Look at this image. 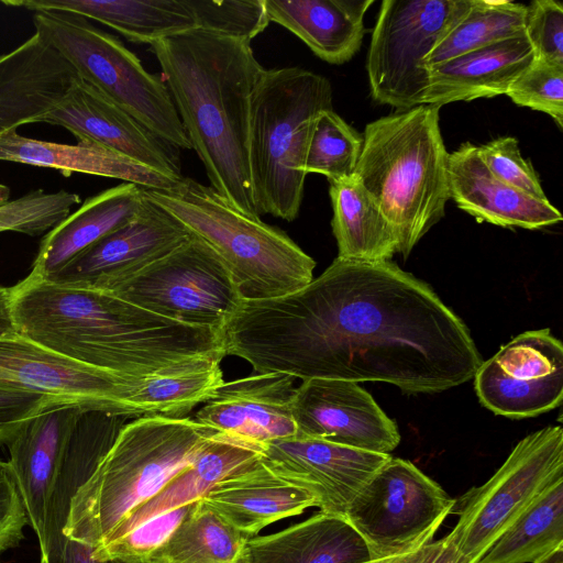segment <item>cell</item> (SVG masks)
I'll return each mask as SVG.
<instances>
[{
	"instance_id": "cell-41",
	"label": "cell",
	"mask_w": 563,
	"mask_h": 563,
	"mask_svg": "<svg viewBox=\"0 0 563 563\" xmlns=\"http://www.w3.org/2000/svg\"><path fill=\"white\" fill-rule=\"evenodd\" d=\"M478 147L488 170L504 184L541 200H549L531 162L522 157L518 140L500 136Z\"/></svg>"
},
{
	"instance_id": "cell-9",
	"label": "cell",
	"mask_w": 563,
	"mask_h": 563,
	"mask_svg": "<svg viewBox=\"0 0 563 563\" xmlns=\"http://www.w3.org/2000/svg\"><path fill=\"white\" fill-rule=\"evenodd\" d=\"M563 481V429L549 426L526 435L503 465L459 499V519L448 534L455 549L476 563L490 545L549 487Z\"/></svg>"
},
{
	"instance_id": "cell-48",
	"label": "cell",
	"mask_w": 563,
	"mask_h": 563,
	"mask_svg": "<svg viewBox=\"0 0 563 563\" xmlns=\"http://www.w3.org/2000/svg\"><path fill=\"white\" fill-rule=\"evenodd\" d=\"M446 542L441 550V552L438 554V556L433 560L432 563H473L466 558H464L452 544L450 541L448 534Z\"/></svg>"
},
{
	"instance_id": "cell-31",
	"label": "cell",
	"mask_w": 563,
	"mask_h": 563,
	"mask_svg": "<svg viewBox=\"0 0 563 563\" xmlns=\"http://www.w3.org/2000/svg\"><path fill=\"white\" fill-rule=\"evenodd\" d=\"M219 357H200L133 379L125 388L119 417L185 418L213 398L224 383Z\"/></svg>"
},
{
	"instance_id": "cell-47",
	"label": "cell",
	"mask_w": 563,
	"mask_h": 563,
	"mask_svg": "<svg viewBox=\"0 0 563 563\" xmlns=\"http://www.w3.org/2000/svg\"><path fill=\"white\" fill-rule=\"evenodd\" d=\"M446 537L440 540L431 541L415 551L390 558L386 563H432L443 549Z\"/></svg>"
},
{
	"instance_id": "cell-15",
	"label": "cell",
	"mask_w": 563,
	"mask_h": 563,
	"mask_svg": "<svg viewBox=\"0 0 563 563\" xmlns=\"http://www.w3.org/2000/svg\"><path fill=\"white\" fill-rule=\"evenodd\" d=\"M190 235L179 221L144 195L142 207L132 220L46 279L110 291Z\"/></svg>"
},
{
	"instance_id": "cell-33",
	"label": "cell",
	"mask_w": 563,
	"mask_h": 563,
	"mask_svg": "<svg viewBox=\"0 0 563 563\" xmlns=\"http://www.w3.org/2000/svg\"><path fill=\"white\" fill-rule=\"evenodd\" d=\"M563 548V481L549 487L476 563H534Z\"/></svg>"
},
{
	"instance_id": "cell-7",
	"label": "cell",
	"mask_w": 563,
	"mask_h": 563,
	"mask_svg": "<svg viewBox=\"0 0 563 563\" xmlns=\"http://www.w3.org/2000/svg\"><path fill=\"white\" fill-rule=\"evenodd\" d=\"M332 108L330 81L301 67L265 69L252 98L249 165L260 214L294 221L300 211L309 137Z\"/></svg>"
},
{
	"instance_id": "cell-50",
	"label": "cell",
	"mask_w": 563,
	"mask_h": 563,
	"mask_svg": "<svg viewBox=\"0 0 563 563\" xmlns=\"http://www.w3.org/2000/svg\"><path fill=\"white\" fill-rule=\"evenodd\" d=\"M10 201V188L0 184V207Z\"/></svg>"
},
{
	"instance_id": "cell-34",
	"label": "cell",
	"mask_w": 563,
	"mask_h": 563,
	"mask_svg": "<svg viewBox=\"0 0 563 563\" xmlns=\"http://www.w3.org/2000/svg\"><path fill=\"white\" fill-rule=\"evenodd\" d=\"M249 539L200 500L168 541L143 563H243Z\"/></svg>"
},
{
	"instance_id": "cell-26",
	"label": "cell",
	"mask_w": 563,
	"mask_h": 563,
	"mask_svg": "<svg viewBox=\"0 0 563 563\" xmlns=\"http://www.w3.org/2000/svg\"><path fill=\"white\" fill-rule=\"evenodd\" d=\"M263 451V445L218 431L187 467L128 516L100 544L153 517L201 500L222 481L258 463Z\"/></svg>"
},
{
	"instance_id": "cell-39",
	"label": "cell",
	"mask_w": 563,
	"mask_h": 563,
	"mask_svg": "<svg viewBox=\"0 0 563 563\" xmlns=\"http://www.w3.org/2000/svg\"><path fill=\"white\" fill-rule=\"evenodd\" d=\"M197 29L251 42L269 24L264 0H187Z\"/></svg>"
},
{
	"instance_id": "cell-22",
	"label": "cell",
	"mask_w": 563,
	"mask_h": 563,
	"mask_svg": "<svg viewBox=\"0 0 563 563\" xmlns=\"http://www.w3.org/2000/svg\"><path fill=\"white\" fill-rule=\"evenodd\" d=\"M78 75L37 33L0 55V135L35 123Z\"/></svg>"
},
{
	"instance_id": "cell-25",
	"label": "cell",
	"mask_w": 563,
	"mask_h": 563,
	"mask_svg": "<svg viewBox=\"0 0 563 563\" xmlns=\"http://www.w3.org/2000/svg\"><path fill=\"white\" fill-rule=\"evenodd\" d=\"M0 161L121 179L145 189H167L181 178L165 175L119 152L88 140L59 144L23 136L18 130L0 135Z\"/></svg>"
},
{
	"instance_id": "cell-38",
	"label": "cell",
	"mask_w": 563,
	"mask_h": 563,
	"mask_svg": "<svg viewBox=\"0 0 563 563\" xmlns=\"http://www.w3.org/2000/svg\"><path fill=\"white\" fill-rule=\"evenodd\" d=\"M199 501L161 514L140 523L122 536L93 548L92 556L99 561L118 560L124 563H143L168 541Z\"/></svg>"
},
{
	"instance_id": "cell-6",
	"label": "cell",
	"mask_w": 563,
	"mask_h": 563,
	"mask_svg": "<svg viewBox=\"0 0 563 563\" xmlns=\"http://www.w3.org/2000/svg\"><path fill=\"white\" fill-rule=\"evenodd\" d=\"M143 191L216 252L243 299L280 297L313 279L314 260L283 230L239 211L212 187L183 177L172 188Z\"/></svg>"
},
{
	"instance_id": "cell-27",
	"label": "cell",
	"mask_w": 563,
	"mask_h": 563,
	"mask_svg": "<svg viewBox=\"0 0 563 563\" xmlns=\"http://www.w3.org/2000/svg\"><path fill=\"white\" fill-rule=\"evenodd\" d=\"M143 188L122 183L87 198L43 238L31 272L48 278L101 239L132 220Z\"/></svg>"
},
{
	"instance_id": "cell-28",
	"label": "cell",
	"mask_w": 563,
	"mask_h": 563,
	"mask_svg": "<svg viewBox=\"0 0 563 563\" xmlns=\"http://www.w3.org/2000/svg\"><path fill=\"white\" fill-rule=\"evenodd\" d=\"M269 22L300 38L320 59L341 65L361 48L374 0H264Z\"/></svg>"
},
{
	"instance_id": "cell-17",
	"label": "cell",
	"mask_w": 563,
	"mask_h": 563,
	"mask_svg": "<svg viewBox=\"0 0 563 563\" xmlns=\"http://www.w3.org/2000/svg\"><path fill=\"white\" fill-rule=\"evenodd\" d=\"M263 452L267 467L310 492L321 512L342 517L356 494L391 457L300 437L269 442Z\"/></svg>"
},
{
	"instance_id": "cell-14",
	"label": "cell",
	"mask_w": 563,
	"mask_h": 563,
	"mask_svg": "<svg viewBox=\"0 0 563 563\" xmlns=\"http://www.w3.org/2000/svg\"><path fill=\"white\" fill-rule=\"evenodd\" d=\"M292 416L296 437L300 438L383 454H389L400 442L396 422L354 382L302 380L295 391Z\"/></svg>"
},
{
	"instance_id": "cell-46",
	"label": "cell",
	"mask_w": 563,
	"mask_h": 563,
	"mask_svg": "<svg viewBox=\"0 0 563 563\" xmlns=\"http://www.w3.org/2000/svg\"><path fill=\"white\" fill-rule=\"evenodd\" d=\"M21 336L12 312V287L0 286V339Z\"/></svg>"
},
{
	"instance_id": "cell-30",
	"label": "cell",
	"mask_w": 563,
	"mask_h": 563,
	"mask_svg": "<svg viewBox=\"0 0 563 563\" xmlns=\"http://www.w3.org/2000/svg\"><path fill=\"white\" fill-rule=\"evenodd\" d=\"M4 5L30 11L57 10L96 20L135 43L197 29L187 0H5Z\"/></svg>"
},
{
	"instance_id": "cell-2",
	"label": "cell",
	"mask_w": 563,
	"mask_h": 563,
	"mask_svg": "<svg viewBox=\"0 0 563 563\" xmlns=\"http://www.w3.org/2000/svg\"><path fill=\"white\" fill-rule=\"evenodd\" d=\"M12 312L23 338L121 377L224 357L219 330L175 322L110 291L58 284L33 272L12 286Z\"/></svg>"
},
{
	"instance_id": "cell-32",
	"label": "cell",
	"mask_w": 563,
	"mask_h": 563,
	"mask_svg": "<svg viewBox=\"0 0 563 563\" xmlns=\"http://www.w3.org/2000/svg\"><path fill=\"white\" fill-rule=\"evenodd\" d=\"M329 184L338 257L358 262L390 261L397 253L396 235L357 176Z\"/></svg>"
},
{
	"instance_id": "cell-4",
	"label": "cell",
	"mask_w": 563,
	"mask_h": 563,
	"mask_svg": "<svg viewBox=\"0 0 563 563\" xmlns=\"http://www.w3.org/2000/svg\"><path fill=\"white\" fill-rule=\"evenodd\" d=\"M217 432L187 417H137L123 426L71 498L63 533L98 547L187 467Z\"/></svg>"
},
{
	"instance_id": "cell-1",
	"label": "cell",
	"mask_w": 563,
	"mask_h": 563,
	"mask_svg": "<svg viewBox=\"0 0 563 563\" xmlns=\"http://www.w3.org/2000/svg\"><path fill=\"white\" fill-rule=\"evenodd\" d=\"M221 349L256 373L382 382L405 394L462 385L483 363L466 324L427 283L391 261L339 257L297 291L243 299Z\"/></svg>"
},
{
	"instance_id": "cell-11",
	"label": "cell",
	"mask_w": 563,
	"mask_h": 563,
	"mask_svg": "<svg viewBox=\"0 0 563 563\" xmlns=\"http://www.w3.org/2000/svg\"><path fill=\"white\" fill-rule=\"evenodd\" d=\"M454 503L413 463L391 456L356 494L344 517L372 560L387 559L433 541Z\"/></svg>"
},
{
	"instance_id": "cell-19",
	"label": "cell",
	"mask_w": 563,
	"mask_h": 563,
	"mask_svg": "<svg viewBox=\"0 0 563 563\" xmlns=\"http://www.w3.org/2000/svg\"><path fill=\"white\" fill-rule=\"evenodd\" d=\"M85 410L76 405L43 410L27 419L5 444L10 455L8 463L40 548L44 543L49 499Z\"/></svg>"
},
{
	"instance_id": "cell-20",
	"label": "cell",
	"mask_w": 563,
	"mask_h": 563,
	"mask_svg": "<svg viewBox=\"0 0 563 563\" xmlns=\"http://www.w3.org/2000/svg\"><path fill=\"white\" fill-rule=\"evenodd\" d=\"M294 382L295 377L283 373H257L224 382L195 420L263 446L294 438Z\"/></svg>"
},
{
	"instance_id": "cell-21",
	"label": "cell",
	"mask_w": 563,
	"mask_h": 563,
	"mask_svg": "<svg viewBox=\"0 0 563 563\" xmlns=\"http://www.w3.org/2000/svg\"><path fill=\"white\" fill-rule=\"evenodd\" d=\"M450 198L481 222L503 228L538 230L562 221L549 200L526 195L497 179L478 155V147L463 143L448 156Z\"/></svg>"
},
{
	"instance_id": "cell-18",
	"label": "cell",
	"mask_w": 563,
	"mask_h": 563,
	"mask_svg": "<svg viewBox=\"0 0 563 563\" xmlns=\"http://www.w3.org/2000/svg\"><path fill=\"white\" fill-rule=\"evenodd\" d=\"M35 123L63 126L77 140L119 152L174 178H183L180 148L161 139L80 77Z\"/></svg>"
},
{
	"instance_id": "cell-29",
	"label": "cell",
	"mask_w": 563,
	"mask_h": 563,
	"mask_svg": "<svg viewBox=\"0 0 563 563\" xmlns=\"http://www.w3.org/2000/svg\"><path fill=\"white\" fill-rule=\"evenodd\" d=\"M366 543L342 516L317 512L278 532L250 538L243 563H358Z\"/></svg>"
},
{
	"instance_id": "cell-43",
	"label": "cell",
	"mask_w": 563,
	"mask_h": 563,
	"mask_svg": "<svg viewBox=\"0 0 563 563\" xmlns=\"http://www.w3.org/2000/svg\"><path fill=\"white\" fill-rule=\"evenodd\" d=\"M30 525L16 479L8 461L0 460V558L18 548Z\"/></svg>"
},
{
	"instance_id": "cell-49",
	"label": "cell",
	"mask_w": 563,
	"mask_h": 563,
	"mask_svg": "<svg viewBox=\"0 0 563 563\" xmlns=\"http://www.w3.org/2000/svg\"><path fill=\"white\" fill-rule=\"evenodd\" d=\"M534 563H563V548L550 552Z\"/></svg>"
},
{
	"instance_id": "cell-10",
	"label": "cell",
	"mask_w": 563,
	"mask_h": 563,
	"mask_svg": "<svg viewBox=\"0 0 563 563\" xmlns=\"http://www.w3.org/2000/svg\"><path fill=\"white\" fill-rule=\"evenodd\" d=\"M472 0H384L372 32L366 73L373 100L408 110L423 104L427 55L461 20Z\"/></svg>"
},
{
	"instance_id": "cell-52",
	"label": "cell",
	"mask_w": 563,
	"mask_h": 563,
	"mask_svg": "<svg viewBox=\"0 0 563 563\" xmlns=\"http://www.w3.org/2000/svg\"><path fill=\"white\" fill-rule=\"evenodd\" d=\"M40 563H48L46 559L40 558Z\"/></svg>"
},
{
	"instance_id": "cell-13",
	"label": "cell",
	"mask_w": 563,
	"mask_h": 563,
	"mask_svg": "<svg viewBox=\"0 0 563 563\" xmlns=\"http://www.w3.org/2000/svg\"><path fill=\"white\" fill-rule=\"evenodd\" d=\"M481 404L495 415L531 418L563 399V345L549 329L515 336L474 375Z\"/></svg>"
},
{
	"instance_id": "cell-40",
	"label": "cell",
	"mask_w": 563,
	"mask_h": 563,
	"mask_svg": "<svg viewBox=\"0 0 563 563\" xmlns=\"http://www.w3.org/2000/svg\"><path fill=\"white\" fill-rule=\"evenodd\" d=\"M506 96L519 107L550 115L563 128V66L533 58Z\"/></svg>"
},
{
	"instance_id": "cell-44",
	"label": "cell",
	"mask_w": 563,
	"mask_h": 563,
	"mask_svg": "<svg viewBox=\"0 0 563 563\" xmlns=\"http://www.w3.org/2000/svg\"><path fill=\"white\" fill-rule=\"evenodd\" d=\"M60 405L51 396L0 389V444H7L27 419Z\"/></svg>"
},
{
	"instance_id": "cell-16",
	"label": "cell",
	"mask_w": 563,
	"mask_h": 563,
	"mask_svg": "<svg viewBox=\"0 0 563 563\" xmlns=\"http://www.w3.org/2000/svg\"><path fill=\"white\" fill-rule=\"evenodd\" d=\"M133 379L66 358L22 335L0 339V389L46 395L118 417L122 394Z\"/></svg>"
},
{
	"instance_id": "cell-37",
	"label": "cell",
	"mask_w": 563,
	"mask_h": 563,
	"mask_svg": "<svg viewBox=\"0 0 563 563\" xmlns=\"http://www.w3.org/2000/svg\"><path fill=\"white\" fill-rule=\"evenodd\" d=\"M80 202L75 192L33 190L0 207V232L41 235L62 222Z\"/></svg>"
},
{
	"instance_id": "cell-12",
	"label": "cell",
	"mask_w": 563,
	"mask_h": 563,
	"mask_svg": "<svg viewBox=\"0 0 563 563\" xmlns=\"http://www.w3.org/2000/svg\"><path fill=\"white\" fill-rule=\"evenodd\" d=\"M110 292L168 320L219 331L243 300L222 260L192 234Z\"/></svg>"
},
{
	"instance_id": "cell-8",
	"label": "cell",
	"mask_w": 563,
	"mask_h": 563,
	"mask_svg": "<svg viewBox=\"0 0 563 563\" xmlns=\"http://www.w3.org/2000/svg\"><path fill=\"white\" fill-rule=\"evenodd\" d=\"M35 33L84 79L151 132L180 150H191L172 96L162 77L113 35L88 19L65 11L33 14Z\"/></svg>"
},
{
	"instance_id": "cell-5",
	"label": "cell",
	"mask_w": 563,
	"mask_h": 563,
	"mask_svg": "<svg viewBox=\"0 0 563 563\" xmlns=\"http://www.w3.org/2000/svg\"><path fill=\"white\" fill-rule=\"evenodd\" d=\"M440 107L422 104L366 124L355 175L377 203L407 258L450 199Z\"/></svg>"
},
{
	"instance_id": "cell-36",
	"label": "cell",
	"mask_w": 563,
	"mask_h": 563,
	"mask_svg": "<svg viewBox=\"0 0 563 563\" xmlns=\"http://www.w3.org/2000/svg\"><path fill=\"white\" fill-rule=\"evenodd\" d=\"M363 147V134L333 109L322 111L312 128L305 158V172L321 174L329 183L352 177Z\"/></svg>"
},
{
	"instance_id": "cell-51",
	"label": "cell",
	"mask_w": 563,
	"mask_h": 563,
	"mask_svg": "<svg viewBox=\"0 0 563 563\" xmlns=\"http://www.w3.org/2000/svg\"><path fill=\"white\" fill-rule=\"evenodd\" d=\"M390 558H387V559H378V560H368V561H364V562H358V563H386Z\"/></svg>"
},
{
	"instance_id": "cell-23",
	"label": "cell",
	"mask_w": 563,
	"mask_h": 563,
	"mask_svg": "<svg viewBox=\"0 0 563 563\" xmlns=\"http://www.w3.org/2000/svg\"><path fill=\"white\" fill-rule=\"evenodd\" d=\"M532 59L530 43L523 34L427 65L429 87L423 104L441 107L506 95Z\"/></svg>"
},
{
	"instance_id": "cell-45",
	"label": "cell",
	"mask_w": 563,
	"mask_h": 563,
	"mask_svg": "<svg viewBox=\"0 0 563 563\" xmlns=\"http://www.w3.org/2000/svg\"><path fill=\"white\" fill-rule=\"evenodd\" d=\"M93 548L65 537L59 547L48 556V563H124L118 560L99 561L92 556Z\"/></svg>"
},
{
	"instance_id": "cell-24",
	"label": "cell",
	"mask_w": 563,
	"mask_h": 563,
	"mask_svg": "<svg viewBox=\"0 0 563 563\" xmlns=\"http://www.w3.org/2000/svg\"><path fill=\"white\" fill-rule=\"evenodd\" d=\"M201 501L249 538L275 521L318 508L310 492L276 475L263 457L219 483Z\"/></svg>"
},
{
	"instance_id": "cell-35",
	"label": "cell",
	"mask_w": 563,
	"mask_h": 563,
	"mask_svg": "<svg viewBox=\"0 0 563 563\" xmlns=\"http://www.w3.org/2000/svg\"><path fill=\"white\" fill-rule=\"evenodd\" d=\"M527 5L506 0H472L461 20L427 55L426 65L525 34Z\"/></svg>"
},
{
	"instance_id": "cell-42",
	"label": "cell",
	"mask_w": 563,
	"mask_h": 563,
	"mask_svg": "<svg viewBox=\"0 0 563 563\" xmlns=\"http://www.w3.org/2000/svg\"><path fill=\"white\" fill-rule=\"evenodd\" d=\"M525 35L533 58L563 66V4L534 0L527 5Z\"/></svg>"
},
{
	"instance_id": "cell-3",
	"label": "cell",
	"mask_w": 563,
	"mask_h": 563,
	"mask_svg": "<svg viewBox=\"0 0 563 563\" xmlns=\"http://www.w3.org/2000/svg\"><path fill=\"white\" fill-rule=\"evenodd\" d=\"M150 46L210 187L239 211L261 218L249 133L252 98L265 68L251 42L195 29Z\"/></svg>"
}]
</instances>
